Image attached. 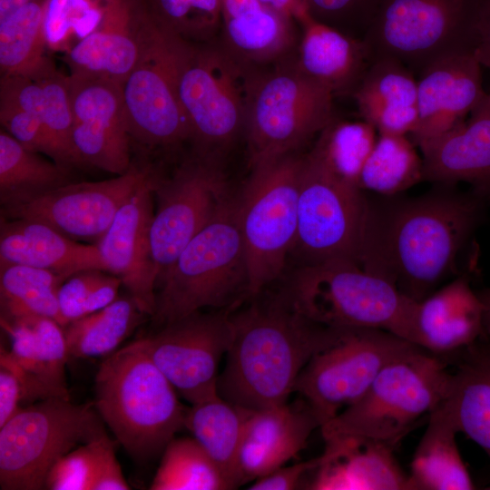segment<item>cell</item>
Returning a JSON list of instances; mask_svg holds the SVG:
<instances>
[{
    "label": "cell",
    "instance_id": "1",
    "mask_svg": "<svg viewBox=\"0 0 490 490\" xmlns=\"http://www.w3.org/2000/svg\"><path fill=\"white\" fill-rule=\"evenodd\" d=\"M416 197H368L358 264L419 301L451 272L490 204L468 189L435 184Z\"/></svg>",
    "mask_w": 490,
    "mask_h": 490
},
{
    "label": "cell",
    "instance_id": "2",
    "mask_svg": "<svg viewBox=\"0 0 490 490\" xmlns=\"http://www.w3.org/2000/svg\"><path fill=\"white\" fill-rule=\"evenodd\" d=\"M233 329L218 393L251 411L282 405L310 358L328 347L341 328L317 324L283 293L230 315Z\"/></svg>",
    "mask_w": 490,
    "mask_h": 490
},
{
    "label": "cell",
    "instance_id": "3",
    "mask_svg": "<svg viewBox=\"0 0 490 490\" xmlns=\"http://www.w3.org/2000/svg\"><path fill=\"white\" fill-rule=\"evenodd\" d=\"M176 392L136 339L101 363L93 403L126 452L145 462L184 427L188 408Z\"/></svg>",
    "mask_w": 490,
    "mask_h": 490
},
{
    "label": "cell",
    "instance_id": "4",
    "mask_svg": "<svg viewBox=\"0 0 490 490\" xmlns=\"http://www.w3.org/2000/svg\"><path fill=\"white\" fill-rule=\"evenodd\" d=\"M158 285L152 318L162 326L206 308L232 305L240 293H248L235 195L188 242Z\"/></svg>",
    "mask_w": 490,
    "mask_h": 490
},
{
    "label": "cell",
    "instance_id": "5",
    "mask_svg": "<svg viewBox=\"0 0 490 490\" xmlns=\"http://www.w3.org/2000/svg\"><path fill=\"white\" fill-rule=\"evenodd\" d=\"M282 293L317 324L378 328L406 340L416 302L387 280L343 259L303 264Z\"/></svg>",
    "mask_w": 490,
    "mask_h": 490
},
{
    "label": "cell",
    "instance_id": "6",
    "mask_svg": "<svg viewBox=\"0 0 490 490\" xmlns=\"http://www.w3.org/2000/svg\"><path fill=\"white\" fill-rule=\"evenodd\" d=\"M447 361L416 347L387 365L365 394L320 427L323 438L356 436L395 447L447 397Z\"/></svg>",
    "mask_w": 490,
    "mask_h": 490
},
{
    "label": "cell",
    "instance_id": "7",
    "mask_svg": "<svg viewBox=\"0 0 490 490\" xmlns=\"http://www.w3.org/2000/svg\"><path fill=\"white\" fill-rule=\"evenodd\" d=\"M333 93L297 64L248 71L244 130L251 168L293 153L334 119Z\"/></svg>",
    "mask_w": 490,
    "mask_h": 490
},
{
    "label": "cell",
    "instance_id": "8",
    "mask_svg": "<svg viewBox=\"0 0 490 490\" xmlns=\"http://www.w3.org/2000/svg\"><path fill=\"white\" fill-rule=\"evenodd\" d=\"M302 161L303 155L293 152L253 167L235 195L250 297L279 277L294 248Z\"/></svg>",
    "mask_w": 490,
    "mask_h": 490
},
{
    "label": "cell",
    "instance_id": "9",
    "mask_svg": "<svg viewBox=\"0 0 490 490\" xmlns=\"http://www.w3.org/2000/svg\"><path fill=\"white\" fill-rule=\"evenodd\" d=\"M94 403L51 397L21 408L0 426V488L44 489L53 465L106 434Z\"/></svg>",
    "mask_w": 490,
    "mask_h": 490
},
{
    "label": "cell",
    "instance_id": "10",
    "mask_svg": "<svg viewBox=\"0 0 490 490\" xmlns=\"http://www.w3.org/2000/svg\"><path fill=\"white\" fill-rule=\"evenodd\" d=\"M483 0H381L363 37L371 59L394 58L417 74L434 61L473 52Z\"/></svg>",
    "mask_w": 490,
    "mask_h": 490
},
{
    "label": "cell",
    "instance_id": "11",
    "mask_svg": "<svg viewBox=\"0 0 490 490\" xmlns=\"http://www.w3.org/2000/svg\"><path fill=\"white\" fill-rule=\"evenodd\" d=\"M246 69L224 47L183 41L177 91L198 153L219 158L243 132Z\"/></svg>",
    "mask_w": 490,
    "mask_h": 490
},
{
    "label": "cell",
    "instance_id": "12",
    "mask_svg": "<svg viewBox=\"0 0 490 490\" xmlns=\"http://www.w3.org/2000/svg\"><path fill=\"white\" fill-rule=\"evenodd\" d=\"M416 347L383 329L341 328L337 340L301 370L294 392L309 405L321 427L357 402L387 365Z\"/></svg>",
    "mask_w": 490,
    "mask_h": 490
},
{
    "label": "cell",
    "instance_id": "13",
    "mask_svg": "<svg viewBox=\"0 0 490 490\" xmlns=\"http://www.w3.org/2000/svg\"><path fill=\"white\" fill-rule=\"evenodd\" d=\"M368 196L313 152L303 155L293 250L304 264L349 260L358 264ZM359 265V264H358Z\"/></svg>",
    "mask_w": 490,
    "mask_h": 490
},
{
    "label": "cell",
    "instance_id": "14",
    "mask_svg": "<svg viewBox=\"0 0 490 490\" xmlns=\"http://www.w3.org/2000/svg\"><path fill=\"white\" fill-rule=\"evenodd\" d=\"M183 41L154 18L142 55L122 83L131 138L144 146L168 148L191 139L177 91Z\"/></svg>",
    "mask_w": 490,
    "mask_h": 490
},
{
    "label": "cell",
    "instance_id": "15",
    "mask_svg": "<svg viewBox=\"0 0 490 490\" xmlns=\"http://www.w3.org/2000/svg\"><path fill=\"white\" fill-rule=\"evenodd\" d=\"M157 209L150 239L158 280L163 278L188 242L230 197L219 158L198 153L167 181H155Z\"/></svg>",
    "mask_w": 490,
    "mask_h": 490
},
{
    "label": "cell",
    "instance_id": "16",
    "mask_svg": "<svg viewBox=\"0 0 490 490\" xmlns=\"http://www.w3.org/2000/svg\"><path fill=\"white\" fill-rule=\"evenodd\" d=\"M232 338L230 314L197 311L139 339L176 391L193 405L219 395V365Z\"/></svg>",
    "mask_w": 490,
    "mask_h": 490
},
{
    "label": "cell",
    "instance_id": "17",
    "mask_svg": "<svg viewBox=\"0 0 490 490\" xmlns=\"http://www.w3.org/2000/svg\"><path fill=\"white\" fill-rule=\"evenodd\" d=\"M152 173L151 169L132 165L114 178L71 181L27 201L4 205L2 211L6 219L36 220L67 237L100 239L120 209Z\"/></svg>",
    "mask_w": 490,
    "mask_h": 490
},
{
    "label": "cell",
    "instance_id": "18",
    "mask_svg": "<svg viewBox=\"0 0 490 490\" xmlns=\"http://www.w3.org/2000/svg\"><path fill=\"white\" fill-rule=\"evenodd\" d=\"M72 142L80 164L117 175L131 165V134L122 83L88 74H69Z\"/></svg>",
    "mask_w": 490,
    "mask_h": 490
},
{
    "label": "cell",
    "instance_id": "19",
    "mask_svg": "<svg viewBox=\"0 0 490 490\" xmlns=\"http://www.w3.org/2000/svg\"><path fill=\"white\" fill-rule=\"evenodd\" d=\"M156 179L153 172L137 189L97 244L106 270L122 280L140 309L151 317L155 310L158 280L150 239Z\"/></svg>",
    "mask_w": 490,
    "mask_h": 490
},
{
    "label": "cell",
    "instance_id": "20",
    "mask_svg": "<svg viewBox=\"0 0 490 490\" xmlns=\"http://www.w3.org/2000/svg\"><path fill=\"white\" fill-rule=\"evenodd\" d=\"M418 75V121L409 135L416 146L463 122L486 95L481 64L473 52L439 58Z\"/></svg>",
    "mask_w": 490,
    "mask_h": 490
},
{
    "label": "cell",
    "instance_id": "21",
    "mask_svg": "<svg viewBox=\"0 0 490 490\" xmlns=\"http://www.w3.org/2000/svg\"><path fill=\"white\" fill-rule=\"evenodd\" d=\"M153 23L144 0H113L99 27L64 54L70 74L123 83L142 55Z\"/></svg>",
    "mask_w": 490,
    "mask_h": 490
},
{
    "label": "cell",
    "instance_id": "22",
    "mask_svg": "<svg viewBox=\"0 0 490 490\" xmlns=\"http://www.w3.org/2000/svg\"><path fill=\"white\" fill-rule=\"evenodd\" d=\"M483 338L484 306L469 273L416 302L407 341L429 353L446 361Z\"/></svg>",
    "mask_w": 490,
    "mask_h": 490
},
{
    "label": "cell",
    "instance_id": "23",
    "mask_svg": "<svg viewBox=\"0 0 490 490\" xmlns=\"http://www.w3.org/2000/svg\"><path fill=\"white\" fill-rule=\"evenodd\" d=\"M320 423L303 399L251 411L238 456V485L253 482L298 456Z\"/></svg>",
    "mask_w": 490,
    "mask_h": 490
},
{
    "label": "cell",
    "instance_id": "24",
    "mask_svg": "<svg viewBox=\"0 0 490 490\" xmlns=\"http://www.w3.org/2000/svg\"><path fill=\"white\" fill-rule=\"evenodd\" d=\"M424 181L469 189L490 204V93L468 119L418 145Z\"/></svg>",
    "mask_w": 490,
    "mask_h": 490
},
{
    "label": "cell",
    "instance_id": "25",
    "mask_svg": "<svg viewBox=\"0 0 490 490\" xmlns=\"http://www.w3.org/2000/svg\"><path fill=\"white\" fill-rule=\"evenodd\" d=\"M323 439L325 449L309 489L409 490L408 475L398 466L392 446L356 436Z\"/></svg>",
    "mask_w": 490,
    "mask_h": 490
},
{
    "label": "cell",
    "instance_id": "26",
    "mask_svg": "<svg viewBox=\"0 0 490 490\" xmlns=\"http://www.w3.org/2000/svg\"><path fill=\"white\" fill-rule=\"evenodd\" d=\"M26 265L65 278L83 270H106L97 245H84L32 220L2 217L0 266Z\"/></svg>",
    "mask_w": 490,
    "mask_h": 490
},
{
    "label": "cell",
    "instance_id": "27",
    "mask_svg": "<svg viewBox=\"0 0 490 490\" xmlns=\"http://www.w3.org/2000/svg\"><path fill=\"white\" fill-rule=\"evenodd\" d=\"M359 113L378 134L407 135L418 121L417 80L401 62L373 59L353 93Z\"/></svg>",
    "mask_w": 490,
    "mask_h": 490
},
{
    "label": "cell",
    "instance_id": "28",
    "mask_svg": "<svg viewBox=\"0 0 490 490\" xmlns=\"http://www.w3.org/2000/svg\"><path fill=\"white\" fill-rule=\"evenodd\" d=\"M301 26L298 68L333 94L353 93L372 61L365 41L314 17Z\"/></svg>",
    "mask_w": 490,
    "mask_h": 490
},
{
    "label": "cell",
    "instance_id": "29",
    "mask_svg": "<svg viewBox=\"0 0 490 490\" xmlns=\"http://www.w3.org/2000/svg\"><path fill=\"white\" fill-rule=\"evenodd\" d=\"M224 48L244 67L275 62L294 43L292 19L259 0H220Z\"/></svg>",
    "mask_w": 490,
    "mask_h": 490
},
{
    "label": "cell",
    "instance_id": "30",
    "mask_svg": "<svg viewBox=\"0 0 490 490\" xmlns=\"http://www.w3.org/2000/svg\"><path fill=\"white\" fill-rule=\"evenodd\" d=\"M447 397L440 404L458 433L466 434L490 459V338H483L453 357Z\"/></svg>",
    "mask_w": 490,
    "mask_h": 490
},
{
    "label": "cell",
    "instance_id": "31",
    "mask_svg": "<svg viewBox=\"0 0 490 490\" xmlns=\"http://www.w3.org/2000/svg\"><path fill=\"white\" fill-rule=\"evenodd\" d=\"M457 433L441 405L429 414L427 427L410 465L409 490L475 488L457 447Z\"/></svg>",
    "mask_w": 490,
    "mask_h": 490
},
{
    "label": "cell",
    "instance_id": "32",
    "mask_svg": "<svg viewBox=\"0 0 490 490\" xmlns=\"http://www.w3.org/2000/svg\"><path fill=\"white\" fill-rule=\"evenodd\" d=\"M251 410L237 407L220 395L193 404L184 427L220 469L231 489L238 485V456Z\"/></svg>",
    "mask_w": 490,
    "mask_h": 490
},
{
    "label": "cell",
    "instance_id": "33",
    "mask_svg": "<svg viewBox=\"0 0 490 490\" xmlns=\"http://www.w3.org/2000/svg\"><path fill=\"white\" fill-rule=\"evenodd\" d=\"M71 182L66 165L51 162L0 132V199L3 205L34 198Z\"/></svg>",
    "mask_w": 490,
    "mask_h": 490
},
{
    "label": "cell",
    "instance_id": "34",
    "mask_svg": "<svg viewBox=\"0 0 490 490\" xmlns=\"http://www.w3.org/2000/svg\"><path fill=\"white\" fill-rule=\"evenodd\" d=\"M143 313L129 295L117 298L108 306L64 327L70 357H107L142 322Z\"/></svg>",
    "mask_w": 490,
    "mask_h": 490
},
{
    "label": "cell",
    "instance_id": "35",
    "mask_svg": "<svg viewBox=\"0 0 490 490\" xmlns=\"http://www.w3.org/2000/svg\"><path fill=\"white\" fill-rule=\"evenodd\" d=\"M66 279L60 274L35 267L0 266L4 318L44 317L64 327L59 309L58 290Z\"/></svg>",
    "mask_w": 490,
    "mask_h": 490
},
{
    "label": "cell",
    "instance_id": "36",
    "mask_svg": "<svg viewBox=\"0 0 490 490\" xmlns=\"http://www.w3.org/2000/svg\"><path fill=\"white\" fill-rule=\"evenodd\" d=\"M424 181L423 160L407 135L378 134L364 164L358 187L381 196H395Z\"/></svg>",
    "mask_w": 490,
    "mask_h": 490
},
{
    "label": "cell",
    "instance_id": "37",
    "mask_svg": "<svg viewBox=\"0 0 490 490\" xmlns=\"http://www.w3.org/2000/svg\"><path fill=\"white\" fill-rule=\"evenodd\" d=\"M44 3L31 0L0 20L1 75L30 74L47 59Z\"/></svg>",
    "mask_w": 490,
    "mask_h": 490
},
{
    "label": "cell",
    "instance_id": "38",
    "mask_svg": "<svg viewBox=\"0 0 490 490\" xmlns=\"http://www.w3.org/2000/svg\"><path fill=\"white\" fill-rule=\"evenodd\" d=\"M151 490H225L229 483L193 437L173 438L162 451Z\"/></svg>",
    "mask_w": 490,
    "mask_h": 490
},
{
    "label": "cell",
    "instance_id": "39",
    "mask_svg": "<svg viewBox=\"0 0 490 490\" xmlns=\"http://www.w3.org/2000/svg\"><path fill=\"white\" fill-rule=\"evenodd\" d=\"M377 136L375 127L364 120L333 119L318 134L311 152L336 174L358 187L360 172Z\"/></svg>",
    "mask_w": 490,
    "mask_h": 490
},
{
    "label": "cell",
    "instance_id": "40",
    "mask_svg": "<svg viewBox=\"0 0 490 490\" xmlns=\"http://www.w3.org/2000/svg\"><path fill=\"white\" fill-rule=\"evenodd\" d=\"M113 0H45L43 28L47 49L66 54L102 24Z\"/></svg>",
    "mask_w": 490,
    "mask_h": 490
},
{
    "label": "cell",
    "instance_id": "41",
    "mask_svg": "<svg viewBox=\"0 0 490 490\" xmlns=\"http://www.w3.org/2000/svg\"><path fill=\"white\" fill-rule=\"evenodd\" d=\"M42 86L45 98L44 125L60 164H80L72 142L73 114L68 76L47 59L32 74Z\"/></svg>",
    "mask_w": 490,
    "mask_h": 490
},
{
    "label": "cell",
    "instance_id": "42",
    "mask_svg": "<svg viewBox=\"0 0 490 490\" xmlns=\"http://www.w3.org/2000/svg\"><path fill=\"white\" fill-rule=\"evenodd\" d=\"M153 17L184 41H208L221 24L220 0H149Z\"/></svg>",
    "mask_w": 490,
    "mask_h": 490
},
{
    "label": "cell",
    "instance_id": "43",
    "mask_svg": "<svg viewBox=\"0 0 490 490\" xmlns=\"http://www.w3.org/2000/svg\"><path fill=\"white\" fill-rule=\"evenodd\" d=\"M101 270H88L70 276L58 290V303L64 326L93 313L117 299L122 280Z\"/></svg>",
    "mask_w": 490,
    "mask_h": 490
},
{
    "label": "cell",
    "instance_id": "44",
    "mask_svg": "<svg viewBox=\"0 0 490 490\" xmlns=\"http://www.w3.org/2000/svg\"><path fill=\"white\" fill-rule=\"evenodd\" d=\"M109 439L105 435L60 457L48 472L44 489L92 490L99 456Z\"/></svg>",
    "mask_w": 490,
    "mask_h": 490
},
{
    "label": "cell",
    "instance_id": "45",
    "mask_svg": "<svg viewBox=\"0 0 490 490\" xmlns=\"http://www.w3.org/2000/svg\"><path fill=\"white\" fill-rule=\"evenodd\" d=\"M32 322L36 335L37 358L43 378L52 386L69 392L65 365L70 354L64 327L44 317H33Z\"/></svg>",
    "mask_w": 490,
    "mask_h": 490
},
{
    "label": "cell",
    "instance_id": "46",
    "mask_svg": "<svg viewBox=\"0 0 490 490\" xmlns=\"http://www.w3.org/2000/svg\"><path fill=\"white\" fill-rule=\"evenodd\" d=\"M0 122L5 132L24 147L58 162L51 137L38 116L0 99Z\"/></svg>",
    "mask_w": 490,
    "mask_h": 490
},
{
    "label": "cell",
    "instance_id": "47",
    "mask_svg": "<svg viewBox=\"0 0 490 490\" xmlns=\"http://www.w3.org/2000/svg\"><path fill=\"white\" fill-rule=\"evenodd\" d=\"M317 20L338 30L340 25L359 30L363 37L381 0H306Z\"/></svg>",
    "mask_w": 490,
    "mask_h": 490
},
{
    "label": "cell",
    "instance_id": "48",
    "mask_svg": "<svg viewBox=\"0 0 490 490\" xmlns=\"http://www.w3.org/2000/svg\"><path fill=\"white\" fill-rule=\"evenodd\" d=\"M318 458L300 462L292 466H282L254 480L247 487L250 490H291L297 489L304 475L318 466Z\"/></svg>",
    "mask_w": 490,
    "mask_h": 490
},
{
    "label": "cell",
    "instance_id": "49",
    "mask_svg": "<svg viewBox=\"0 0 490 490\" xmlns=\"http://www.w3.org/2000/svg\"><path fill=\"white\" fill-rule=\"evenodd\" d=\"M121 466L116 458L113 444L109 439L99 456L92 490H128Z\"/></svg>",
    "mask_w": 490,
    "mask_h": 490
},
{
    "label": "cell",
    "instance_id": "50",
    "mask_svg": "<svg viewBox=\"0 0 490 490\" xmlns=\"http://www.w3.org/2000/svg\"><path fill=\"white\" fill-rule=\"evenodd\" d=\"M24 407L23 387L17 374L0 363V426Z\"/></svg>",
    "mask_w": 490,
    "mask_h": 490
},
{
    "label": "cell",
    "instance_id": "51",
    "mask_svg": "<svg viewBox=\"0 0 490 490\" xmlns=\"http://www.w3.org/2000/svg\"><path fill=\"white\" fill-rule=\"evenodd\" d=\"M474 56L490 70V0H483L475 27Z\"/></svg>",
    "mask_w": 490,
    "mask_h": 490
},
{
    "label": "cell",
    "instance_id": "52",
    "mask_svg": "<svg viewBox=\"0 0 490 490\" xmlns=\"http://www.w3.org/2000/svg\"><path fill=\"white\" fill-rule=\"evenodd\" d=\"M265 5L284 14L292 20L303 24L312 15L306 0H259Z\"/></svg>",
    "mask_w": 490,
    "mask_h": 490
},
{
    "label": "cell",
    "instance_id": "53",
    "mask_svg": "<svg viewBox=\"0 0 490 490\" xmlns=\"http://www.w3.org/2000/svg\"><path fill=\"white\" fill-rule=\"evenodd\" d=\"M484 306V328L486 338H490V288L476 290Z\"/></svg>",
    "mask_w": 490,
    "mask_h": 490
},
{
    "label": "cell",
    "instance_id": "54",
    "mask_svg": "<svg viewBox=\"0 0 490 490\" xmlns=\"http://www.w3.org/2000/svg\"><path fill=\"white\" fill-rule=\"evenodd\" d=\"M31 0H0V20Z\"/></svg>",
    "mask_w": 490,
    "mask_h": 490
},
{
    "label": "cell",
    "instance_id": "55",
    "mask_svg": "<svg viewBox=\"0 0 490 490\" xmlns=\"http://www.w3.org/2000/svg\"><path fill=\"white\" fill-rule=\"evenodd\" d=\"M487 489H490V487H487Z\"/></svg>",
    "mask_w": 490,
    "mask_h": 490
}]
</instances>
